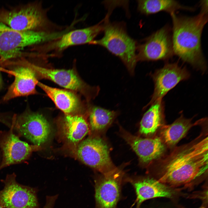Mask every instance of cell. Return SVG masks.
Segmentation results:
<instances>
[{
    "mask_svg": "<svg viewBox=\"0 0 208 208\" xmlns=\"http://www.w3.org/2000/svg\"><path fill=\"white\" fill-rule=\"evenodd\" d=\"M77 155L85 164L103 175L116 169L111 159L108 146L99 138H91L82 141L78 145Z\"/></svg>",
    "mask_w": 208,
    "mask_h": 208,
    "instance_id": "10",
    "label": "cell"
},
{
    "mask_svg": "<svg viewBox=\"0 0 208 208\" xmlns=\"http://www.w3.org/2000/svg\"><path fill=\"white\" fill-rule=\"evenodd\" d=\"M203 1H207V2H208V1H206V0H203Z\"/></svg>",
    "mask_w": 208,
    "mask_h": 208,
    "instance_id": "28",
    "label": "cell"
},
{
    "mask_svg": "<svg viewBox=\"0 0 208 208\" xmlns=\"http://www.w3.org/2000/svg\"><path fill=\"white\" fill-rule=\"evenodd\" d=\"M1 76H0V86L1 84Z\"/></svg>",
    "mask_w": 208,
    "mask_h": 208,
    "instance_id": "26",
    "label": "cell"
},
{
    "mask_svg": "<svg viewBox=\"0 0 208 208\" xmlns=\"http://www.w3.org/2000/svg\"><path fill=\"white\" fill-rule=\"evenodd\" d=\"M118 112L94 106L89 114L90 125L91 129L100 131L110 125L118 114Z\"/></svg>",
    "mask_w": 208,
    "mask_h": 208,
    "instance_id": "23",
    "label": "cell"
},
{
    "mask_svg": "<svg viewBox=\"0 0 208 208\" xmlns=\"http://www.w3.org/2000/svg\"><path fill=\"white\" fill-rule=\"evenodd\" d=\"M0 131V149L2 158L0 170L11 165L21 163L27 159L32 153L39 150L40 146L30 145L21 140L15 134L13 129Z\"/></svg>",
    "mask_w": 208,
    "mask_h": 208,
    "instance_id": "12",
    "label": "cell"
},
{
    "mask_svg": "<svg viewBox=\"0 0 208 208\" xmlns=\"http://www.w3.org/2000/svg\"><path fill=\"white\" fill-rule=\"evenodd\" d=\"M192 121V118H186L181 115L172 124L164 126L160 134L164 144L170 147L174 146L192 127L200 122L193 123Z\"/></svg>",
    "mask_w": 208,
    "mask_h": 208,
    "instance_id": "19",
    "label": "cell"
},
{
    "mask_svg": "<svg viewBox=\"0 0 208 208\" xmlns=\"http://www.w3.org/2000/svg\"><path fill=\"white\" fill-rule=\"evenodd\" d=\"M5 66H14L11 72L14 81L9 87L3 100L6 101L15 98L27 96L37 93L36 86L38 81L35 73L22 57L6 62Z\"/></svg>",
    "mask_w": 208,
    "mask_h": 208,
    "instance_id": "11",
    "label": "cell"
},
{
    "mask_svg": "<svg viewBox=\"0 0 208 208\" xmlns=\"http://www.w3.org/2000/svg\"><path fill=\"white\" fill-rule=\"evenodd\" d=\"M103 21L87 27L70 30L55 40L38 46V51L40 54L52 51L60 53L72 46L89 44L103 31Z\"/></svg>",
    "mask_w": 208,
    "mask_h": 208,
    "instance_id": "13",
    "label": "cell"
},
{
    "mask_svg": "<svg viewBox=\"0 0 208 208\" xmlns=\"http://www.w3.org/2000/svg\"><path fill=\"white\" fill-rule=\"evenodd\" d=\"M108 18L104 19V35L101 39L89 44L99 45L118 57L130 74L133 75L137 62L136 42L128 34L122 23H111Z\"/></svg>",
    "mask_w": 208,
    "mask_h": 208,
    "instance_id": "4",
    "label": "cell"
},
{
    "mask_svg": "<svg viewBox=\"0 0 208 208\" xmlns=\"http://www.w3.org/2000/svg\"><path fill=\"white\" fill-rule=\"evenodd\" d=\"M116 169L103 175L95 183L97 208H115L120 195L121 177Z\"/></svg>",
    "mask_w": 208,
    "mask_h": 208,
    "instance_id": "15",
    "label": "cell"
},
{
    "mask_svg": "<svg viewBox=\"0 0 208 208\" xmlns=\"http://www.w3.org/2000/svg\"><path fill=\"white\" fill-rule=\"evenodd\" d=\"M190 76L189 73L185 68L175 63L166 64L157 70L151 76L154 84V91L151 100L145 108L162 99L168 91Z\"/></svg>",
    "mask_w": 208,
    "mask_h": 208,
    "instance_id": "14",
    "label": "cell"
},
{
    "mask_svg": "<svg viewBox=\"0 0 208 208\" xmlns=\"http://www.w3.org/2000/svg\"><path fill=\"white\" fill-rule=\"evenodd\" d=\"M205 134L201 133L160 159L155 168L156 179L179 191L192 188L205 178L208 164V137Z\"/></svg>",
    "mask_w": 208,
    "mask_h": 208,
    "instance_id": "1",
    "label": "cell"
},
{
    "mask_svg": "<svg viewBox=\"0 0 208 208\" xmlns=\"http://www.w3.org/2000/svg\"><path fill=\"white\" fill-rule=\"evenodd\" d=\"M0 208H4L0 205Z\"/></svg>",
    "mask_w": 208,
    "mask_h": 208,
    "instance_id": "27",
    "label": "cell"
},
{
    "mask_svg": "<svg viewBox=\"0 0 208 208\" xmlns=\"http://www.w3.org/2000/svg\"><path fill=\"white\" fill-rule=\"evenodd\" d=\"M19 136H23L33 144L40 146L47 140L51 132L50 125L42 114L26 112L13 116L8 125Z\"/></svg>",
    "mask_w": 208,
    "mask_h": 208,
    "instance_id": "7",
    "label": "cell"
},
{
    "mask_svg": "<svg viewBox=\"0 0 208 208\" xmlns=\"http://www.w3.org/2000/svg\"><path fill=\"white\" fill-rule=\"evenodd\" d=\"M137 62L166 60L174 55L172 35L166 26L153 33L142 44L137 46Z\"/></svg>",
    "mask_w": 208,
    "mask_h": 208,
    "instance_id": "9",
    "label": "cell"
},
{
    "mask_svg": "<svg viewBox=\"0 0 208 208\" xmlns=\"http://www.w3.org/2000/svg\"><path fill=\"white\" fill-rule=\"evenodd\" d=\"M133 185L136 194L137 208L149 199L160 197L173 198L178 192L153 178L142 179L134 182Z\"/></svg>",
    "mask_w": 208,
    "mask_h": 208,
    "instance_id": "17",
    "label": "cell"
},
{
    "mask_svg": "<svg viewBox=\"0 0 208 208\" xmlns=\"http://www.w3.org/2000/svg\"><path fill=\"white\" fill-rule=\"evenodd\" d=\"M62 131L64 136L68 142L76 144L88 133V125L83 116L66 114L63 120Z\"/></svg>",
    "mask_w": 208,
    "mask_h": 208,
    "instance_id": "20",
    "label": "cell"
},
{
    "mask_svg": "<svg viewBox=\"0 0 208 208\" xmlns=\"http://www.w3.org/2000/svg\"><path fill=\"white\" fill-rule=\"evenodd\" d=\"M54 38L53 33L18 31L0 22V64L23 57L22 51L27 47L42 44Z\"/></svg>",
    "mask_w": 208,
    "mask_h": 208,
    "instance_id": "5",
    "label": "cell"
},
{
    "mask_svg": "<svg viewBox=\"0 0 208 208\" xmlns=\"http://www.w3.org/2000/svg\"><path fill=\"white\" fill-rule=\"evenodd\" d=\"M0 22L15 30L52 33L53 23L48 18L47 11L39 2H30L0 9Z\"/></svg>",
    "mask_w": 208,
    "mask_h": 208,
    "instance_id": "3",
    "label": "cell"
},
{
    "mask_svg": "<svg viewBox=\"0 0 208 208\" xmlns=\"http://www.w3.org/2000/svg\"><path fill=\"white\" fill-rule=\"evenodd\" d=\"M122 136L138 156L141 163L147 164L159 159L165 151V144L159 137L142 138L122 130Z\"/></svg>",
    "mask_w": 208,
    "mask_h": 208,
    "instance_id": "16",
    "label": "cell"
},
{
    "mask_svg": "<svg viewBox=\"0 0 208 208\" xmlns=\"http://www.w3.org/2000/svg\"><path fill=\"white\" fill-rule=\"evenodd\" d=\"M138 9L141 13L146 15L160 12H166L170 14L179 10L194 11L195 9L185 6L175 0H146L137 1Z\"/></svg>",
    "mask_w": 208,
    "mask_h": 208,
    "instance_id": "22",
    "label": "cell"
},
{
    "mask_svg": "<svg viewBox=\"0 0 208 208\" xmlns=\"http://www.w3.org/2000/svg\"><path fill=\"white\" fill-rule=\"evenodd\" d=\"M37 85L52 100L56 107L66 114H71L79 108V99L74 93L50 87L39 82Z\"/></svg>",
    "mask_w": 208,
    "mask_h": 208,
    "instance_id": "18",
    "label": "cell"
},
{
    "mask_svg": "<svg viewBox=\"0 0 208 208\" xmlns=\"http://www.w3.org/2000/svg\"><path fill=\"white\" fill-rule=\"evenodd\" d=\"M27 65L36 77L50 80L60 86L82 94L88 101L94 99L100 91L99 86H91L85 82L74 69H54L36 65L28 60Z\"/></svg>",
    "mask_w": 208,
    "mask_h": 208,
    "instance_id": "6",
    "label": "cell"
},
{
    "mask_svg": "<svg viewBox=\"0 0 208 208\" xmlns=\"http://www.w3.org/2000/svg\"><path fill=\"white\" fill-rule=\"evenodd\" d=\"M150 105L140 123V132L145 135L155 133L164 120V106L162 99L156 101Z\"/></svg>",
    "mask_w": 208,
    "mask_h": 208,
    "instance_id": "21",
    "label": "cell"
},
{
    "mask_svg": "<svg viewBox=\"0 0 208 208\" xmlns=\"http://www.w3.org/2000/svg\"><path fill=\"white\" fill-rule=\"evenodd\" d=\"M200 7V12L196 16L170 14L172 23L171 35L174 54L204 72L207 66L202 49L201 37L208 21V7L205 5Z\"/></svg>",
    "mask_w": 208,
    "mask_h": 208,
    "instance_id": "2",
    "label": "cell"
},
{
    "mask_svg": "<svg viewBox=\"0 0 208 208\" xmlns=\"http://www.w3.org/2000/svg\"><path fill=\"white\" fill-rule=\"evenodd\" d=\"M13 173L2 180L4 186L0 190V205L4 208H39L35 188L21 185Z\"/></svg>",
    "mask_w": 208,
    "mask_h": 208,
    "instance_id": "8",
    "label": "cell"
},
{
    "mask_svg": "<svg viewBox=\"0 0 208 208\" xmlns=\"http://www.w3.org/2000/svg\"><path fill=\"white\" fill-rule=\"evenodd\" d=\"M55 200L50 198L46 199L45 204L43 208H53L55 203Z\"/></svg>",
    "mask_w": 208,
    "mask_h": 208,
    "instance_id": "24",
    "label": "cell"
},
{
    "mask_svg": "<svg viewBox=\"0 0 208 208\" xmlns=\"http://www.w3.org/2000/svg\"><path fill=\"white\" fill-rule=\"evenodd\" d=\"M179 208H185L183 207H180ZM198 208H207L206 205L203 204L202 206Z\"/></svg>",
    "mask_w": 208,
    "mask_h": 208,
    "instance_id": "25",
    "label": "cell"
}]
</instances>
